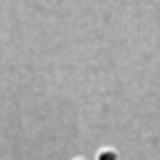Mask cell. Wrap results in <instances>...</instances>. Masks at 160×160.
<instances>
[{"instance_id": "cell-1", "label": "cell", "mask_w": 160, "mask_h": 160, "mask_svg": "<svg viewBox=\"0 0 160 160\" xmlns=\"http://www.w3.org/2000/svg\"><path fill=\"white\" fill-rule=\"evenodd\" d=\"M96 160H118V151L113 147H105L96 153Z\"/></svg>"}, {"instance_id": "cell-2", "label": "cell", "mask_w": 160, "mask_h": 160, "mask_svg": "<svg viewBox=\"0 0 160 160\" xmlns=\"http://www.w3.org/2000/svg\"><path fill=\"white\" fill-rule=\"evenodd\" d=\"M73 160H85V158H73Z\"/></svg>"}]
</instances>
